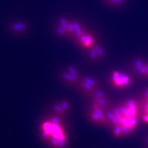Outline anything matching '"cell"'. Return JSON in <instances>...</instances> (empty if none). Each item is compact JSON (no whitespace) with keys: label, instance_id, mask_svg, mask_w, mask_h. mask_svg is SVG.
Instances as JSON below:
<instances>
[{"label":"cell","instance_id":"6da1fadb","mask_svg":"<svg viewBox=\"0 0 148 148\" xmlns=\"http://www.w3.org/2000/svg\"><path fill=\"white\" fill-rule=\"evenodd\" d=\"M139 102L134 98H128L107 110L108 126L115 137H127L137 128L140 120Z\"/></svg>","mask_w":148,"mask_h":148},{"label":"cell","instance_id":"7a4b0ae2","mask_svg":"<svg viewBox=\"0 0 148 148\" xmlns=\"http://www.w3.org/2000/svg\"><path fill=\"white\" fill-rule=\"evenodd\" d=\"M43 139L52 148H65L68 142L66 130L61 117L54 115L43 120L40 125Z\"/></svg>","mask_w":148,"mask_h":148},{"label":"cell","instance_id":"3957f363","mask_svg":"<svg viewBox=\"0 0 148 148\" xmlns=\"http://www.w3.org/2000/svg\"><path fill=\"white\" fill-rule=\"evenodd\" d=\"M86 29L79 21L60 18L54 27V32L60 38H68L75 40Z\"/></svg>","mask_w":148,"mask_h":148},{"label":"cell","instance_id":"277c9868","mask_svg":"<svg viewBox=\"0 0 148 148\" xmlns=\"http://www.w3.org/2000/svg\"><path fill=\"white\" fill-rule=\"evenodd\" d=\"M109 84L113 89L127 90L132 85V77L125 71L112 70L109 76Z\"/></svg>","mask_w":148,"mask_h":148},{"label":"cell","instance_id":"5b68a950","mask_svg":"<svg viewBox=\"0 0 148 148\" xmlns=\"http://www.w3.org/2000/svg\"><path fill=\"white\" fill-rule=\"evenodd\" d=\"M59 79L64 85L70 87H77L82 75L78 68L74 65H69L60 70Z\"/></svg>","mask_w":148,"mask_h":148},{"label":"cell","instance_id":"8992f818","mask_svg":"<svg viewBox=\"0 0 148 148\" xmlns=\"http://www.w3.org/2000/svg\"><path fill=\"white\" fill-rule=\"evenodd\" d=\"M79 93L87 98L101 88V84L98 79L93 76H82L77 87Z\"/></svg>","mask_w":148,"mask_h":148},{"label":"cell","instance_id":"52a82bcc","mask_svg":"<svg viewBox=\"0 0 148 148\" xmlns=\"http://www.w3.org/2000/svg\"><path fill=\"white\" fill-rule=\"evenodd\" d=\"M87 117L92 123L96 125L108 126L107 111L95 104L90 103Z\"/></svg>","mask_w":148,"mask_h":148},{"label":"cell","instance_id":"ba28073f","mask_svg":"<svg viewBox=\"0 0 148 148\" xmlns=\"http://www.w3.org/2000/svg\"><path fill=\"white\" fill-rule=\"evenodd\" d=\"M88 98L90 103L98 106L106 111L112 105L110 98L101 88L97 90Z\"/></svg>","mask_w":148,"mask_h":148},{"label":"cell","instance_id":"9c48e42d","mask_svg":"<svg viewBox=\"0 0 148 148\" xmlns=\"http://www.w3.org/2000/svg\"><path fill=\"white\" fill-rule=\"evenodd\" d=\"M74 42L85 51L92 47L97 43L95 35L86 29L74 40Z\"/></svg>","mask_w":148,"mask_h":148},{"label":"cell","instance_id":"30bf717a","mask_svg":"<svg viewBox=\"0 0 148 148\" xmlns=\"http://www.w3.org/2000/svg\"><path fill=\"white\" fill-rule=\"evenodd\" d=\"M86 52L87 53V58L89 62L93 63H99L106 58V55L104 48L98 42Z\"/></svg>","mask_w":148,"mask_h":148},{"label":"cell","instance_id":"8fae6325","mask_svg":"<svg viewBox=\"0 0 148 148\" xmlns=\"http://www.w3.org/2000/svg\"><path fill=\"white\" fill-rule=\"evenodd\" d=\"M132 68L139 77L148 79V60L142 58L135 59L132 63Z\"/></svg>","mask_w":148,"mask_h":148},{"label":"cell","instance_id":"7c38bea8","mask_svg":"<svg viewBox=\"0 0 148 148\" xmlns=\"http://www.w3.org/2000/svg\"><path fill=\"white\" fill-rule=\"evenodd\" d=\"M71 108V103L69 99L64 98L54 103L52 106L53 115L62 117L69 112Z\"/></svg>","mask_w":148,"mask_h":148},{"label":"cell","instance_id":"4fadbf2b","mask_svg":"<svg viewBox=\"0 0 148 148\" xmlns=\"http://www.w3.org/2000/svg\"><path fill=\"white\" fill-rule=\"evenodd\" d=\"M140 108V120L145 124L148 125V88L144 90L141 95L139 102Z\"/></svg>","mask_w":148,"mask_h":148},{"label":"cell","instance_id":"5bb4252c","mask_svg":"<svg viewBox=\"0 0 148 148\" xmlns=\"http://www.w3.org/2000/svg\"><path fill=\"white\" fill-rule=\"evenodd\" d=\"M9 29L12 34L16 35H21L25 34V32L28 31L29 27L25 22L18 21L11 24Z\"/></svg>","mask_w":148,"mask_h":148},{"label":"cell","instance_id":"9a60e30c","mask_svg":"<svg viewBox=\"0 0 148 148\" xmlns=\"http://www.w3.org/2000/svg\"><path fill=\"white\" fill-rule=\"evenodd\" d=\"M110 4L114 5H121L125 2V0H106Z\"/></svg>","mask_w":148,"mask_h":148},{"label":"cell","instance_id":"2e32d148","mask_svg":"<svg viewBox=\"0 0 148 148\" xmlns=\"http://www.w3.org/2000/svg\"><path fill=\"white\" fill-rule=\"evenodd\" d=\"M144 141H145L144 143H145V145L147 146V148H148V135L146 137V138H145V140H144Z\"/></svg>","mask_w":148,"mask_h":148}]
</instances>
